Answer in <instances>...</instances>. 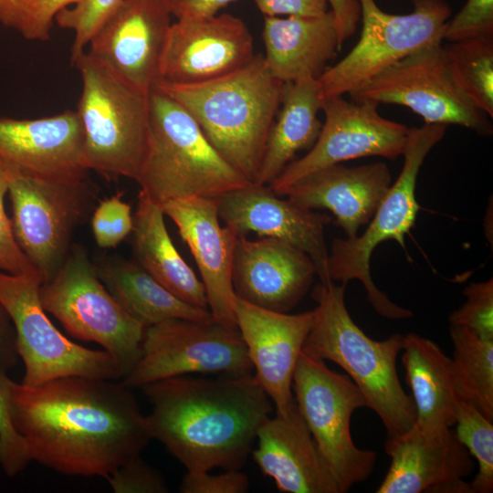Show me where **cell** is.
<instances>
[{
	"label": "cell",
	"instance_id": "6da1fadb",
	"mask_svg": "<svg viewBox=\"0 0 493 493\" xmlns=\"http://www.w3.org/2000/svg\"><path fill=\"white\" fill-rule=\"evenodd\" d=\"M10 401L30 459L65 475L106 479L152 439L122 382L78 375L34 386L11 381Z\"/></svg>",
	"mask_w": 493,
	"mask_h": 493
},
{
	"label": "cell",
	"instance_id": "7a4b0ae2",
	"mask_svg": "<svg viewBox=\"0 0 493 493\" xmlns=\"http://www.w3.org/2000/svg\"><path fill=\"white\" fill-rule=\"evenodd\" d=\"M152 405V439L187 472L239 470L273 404L253 373L215 379L176 376L141 387Z\"/></svg>",
	"mask_w": 493,
	"mask_h": 493
},
{
	"label": "cell",
	"instance_id": "3957f363",
	"mask_svg": "<svg viewBox=\"0 0 493 493\" xmlns=\"http://www.w3.org/2000/svg\"><path fill=\"white\" fill-rule=\"evenodd\" d=\"M283 84L257 55L218 79L185 85L161 81L154 89L184 107L222 157L254 184Z\"/></svg>",
	"mask_w": 493,
	"mask_h": 493
},
{
	"label": "cell",
	"instance_id": "277c9868",
	"mask_svg": "<svg viewBox=\"0 0 493 493\" xmlns=\"http://www.w3.org/2000/svg\"><path fill=\"white\" fill-rule=\"evenodd\" d=\"M345 287L334 281L315 286L312 298L317 307L302 351L341 367L381 419L387 437L402 435L414 426L416 416L413 398L403 389L396 369L404 336L395 333L375 341L366 335L347 310Z\"/></svg>",
	"mask_w": 493,
	"mask_h": 493
},
{
	"label": "cell",
	"instance_id": "5b68a950",
	"mask_svg": "<svg viewBox=\"0 0 493 493\" xmlns=\"http://www.w3.org/2000/svg\"><path fill=\"white\" fill-rule=\"evenodd\" d=\"M136 182L140 194L160 205L218 198L252 184L214 148L186 110L158 89L150 93L149 138Z\"/></svg>",
	"mask_w": 493,
	"mask_h": 493
},
{
	"label": "cell",
	"instance_id": "8992f818",
	"mask_svg": "<svg viewBox=\"0 0 493 493\" xmlns=\"http://www.w3.org/2000/svg\"><path fill=\"white\" fill-rule=\"evenodd\" d=\"M72 63L82 81L76 112L89 171L136 181L149 138L150 93L128 85L86 51Z\"/></svg>",
	"mask_w": 493,
	"mask_h": 493
},
{
	"label": "cell",
	"instance_id": "52a82bcc",
	"mask_svg": "<svg viewBox=\"0 0 493 493\" xmlns=\"http://www.w3.org/2000/svg\"><path fill=\"white\" fill-rule=\"evenodd\" d=\"M446 127L425 123L421 127L409 128L403 152V168L365 232L352 238H335L330 246L328 257L330 280L346 285L351 279L360 280L372 308L389 320L408 319L413 312L393 303L375 286L370 272L371 257L383 241L393 240L405 247L404 236L414 226L420 210L415 197L419 170L430 151L444 138Z\"/></svg>",
	"mask_w": 493,
	"mask_h": 493
},
{
	"label": "cell",
	"instance_id": "ba28073f",
	"mask_svg": "<svg viewBox=\"0 0 493 493\" xmlns=\"http://www.w3.org/2000/svg\"><path fill=\"white\" fill-rule=\"evenodd\" d=\"M39 299L68 333L102 346L126 374L139 360L145 327L109 292L83 249L75 248L41 284Z\"/></svg>",
	"mask_w": 493,
	"mask_h": 493
},
{
	"label": "cell",
	"instance_id": "9c48e42d",
	"mask_svg": "<svg viewBox=\"0 0 493 493\" xmlns=\"http://www.w3.org/2000/svg\"><path fill=\"white\" fill-rule=\"evenodd\" d=\"M292 390L298 410L342 493L367 479L376 454L352 441V414L368 407L357 385L348 375L330 369L324 360L301 351Z\"/></svg>",
	"mask_w": 493,
	"mask_h": 493
},
{
	"label": "cell",
	"instance_id": "30bf717a",
	"mask_svg": "<svg viewBox=\"0 0 493 493\" xmlns=\"http://www.w3.org/2000/svg\"><path fill=\"white\" fill-rule=\"evenodd\" d=\"M38 272L12 275L0 270V307L16 330L18 356L25 366L22 383L34 386L69 375L117 380L126 374L106 351L79 345L49 320L39 299Z\"/></svg>",
	"mask_w": 493,
	"mask_h": 493
},
{
	"label": "cell",
	"instance_id": "8fae6325",
	"mask_svg": "<svg viewBox=\"0 0 493 493\" xmlns=\"http://www.w3.org/2000/svg\"><path fill=\"white\" fill-rule=\"evenodd\" d=\"M362 27L352 49L317 79L322 100L350 94L423 47L440 43L452 11L446 0H411L410 14L393 15L375 0H358Z\"/></svg>",
	"mask_w": 493,
	"mask_h": 493
},
{
	"label": "cell",
	"instance_id": "7c38bea8",
	"mask_svg": "<svg viewBox=\"0 0 493 493\" xmlns=\"http://www.w3.org/2000/svg\"><path fill=\"white\" fill-rule=\"evenodd\" d=\"M353 101L397 104L428 124H455L482 137L493 133L489 117L477 109L454 79L440 43H433L384 68L349 94Z\"/></svg>",
	"mask_w": 493,
	"mask_h": 493
},
{
	"label": "cell",
	"instance_id": "4fadbf2b",
	"mask_svg": "<svg viewBox=\"0 0 493 493\" xmlns=\"http://www.w3.org/2000/svg\"><path fill=\"white\" fill-rule=\"evenodd\" d=\"M7 194L15 237L45 282L66 259L72 234L90 208L92 189L86 179H54L18 168Z\"/></svg>",
	"mask_w": 493,
	"mask_h": 493
},
{
	"label": "cell",
	"instance_id": "5bb4252c",
	"mask_svg": "<svg viewBox=\"0 0 493 493\" xmlns=\"http://www.w3.org/2000/svg\"><path fill=\"white\" fill-rule=\"evenodd\" d=\"M253 372L237 327L214 319H170L145 328L139 360L122 378L131 389L189 373Z\"/></svg>",
	"mask_w": 493,
	"mask_h": 493
},
{
	"label": "cell",
	"instance_id": "9a60e30c",
	"mask_svg": "<svg viewBox=\"0 0 493 493\" xmlns=\"http://www.w3.org/2000/svg\"><path fill=\"white\" fill-rule=\"evenodd\" d=\"M373 101L342 96L322 100L325 120L317 141L302 158L290 162L269 184L278 195L297 180L320 168L368 156L395 160L403 155L409 128L387 120Z\"/></svg>",
	"mask_w": 493,
	"mask_h": 493
},
{
	"label": "cell",
	"instance_id": "2e32d148",
	"mask_svg": "<svg viewBox=\"0 0 493 493\" xmlns=\"http://www.w3.org/2000/svg\"><path fill=\"white\" fill-rule=\"evenodd\" d=\"M170 17L158 0H124L91 38L88 54L128 85L149 94L161 81Z\"/></svg>",
	"mask_w": 493,
	"mask_h": 493
},
{
	"label": "cell",
	"instance_id": "e0dca14e",
	"mask_svg": "<svg viewBox=\"0 0 493 493\" xmlns=\"http://www.w3.org/2000/svg\"><path fill=\"white\" fill-rule=\"evenodd\" d=\"M255 56L253 37L241 18L230 14L180 18L170 26L161 81L205 82L240 69Z\"/></svg>",
	"mask_w": 493,
	"mask_h": 493
},
{
	"label": "cell",
	"instance_id": "ac0fdd59",
	"mask_svg": "<svg viewBox=\"0 0 493 493\" xmlns=\"http://www.w3.org/2000/svg\"><path fill=\"white\" fill-rule=\"evenodd\" d=\"M219 218L239 236L256 233L285 241L312 260L320 282H332L324 228L331 218L281 199L268 185L249 184L216 198Z\"/></svg>",
	"mask_w": 493,
	"mask_h": 493
},
{
	"label": "cell",
	"instance_id": "d6986e66",
	"mask_svg": "<svg viewBox=\"0 0 493 493\" xmlns=\"http://www.w3.org/2000/svg\"><path fill=\"white\" fill-rule=\"evenodd\" d=\"M391 465L377 493H473L464 478L475 462L451 427L407 432L387 437Z\"/></svg>",
	"mask_w": 493,
	"mask_h": 493
},
{
	"label": "cell",
	"instance_id": "ffe728a7",
	"mask_svg": "<svg viewBox=\"0 0 493 493\" xmlns=\"http://www.w3.org/2000/svg\"><path fill=\"white\" fill-rule=\"evenodd\" d=\"M313 318V310L288 314L236 298L237 329L253 365L254 376L275 405L276 414L286 416L296 404L293 374Z\"/></svg>",
	"mask_w": 493,
	"mask_h": 493
},
{
	"label": "cell",
	"instance_id": "44dd1931",
	"mask_svg": "<svg viewBox=\"0 0 493 493\" xmlns=\"http://www.w3.org/2000/svg\"><path fill=\"white\" fill-rule=\"evenodd\" d=\"M161 206L191 250L213 319L237 327L232 267L239 235L231 227L221 226L216 198L173 199Z\"/></svg>",
	"mask_w": 493,
	"mask_h": 493
},
{
	"label": "cell",
	"instance_id": "7402d4cb",
	"mask_svg": "<svg viewBox=\"0 0 493 493\" xmlns=\"http://www.w3.org/2000/svg\"><path fill=\"white\" fill-rule=\"evenodd\" d=\"M315 266L302 250L271 237L239 236L234 251L232 283L236 298L254 306L287 313L309 289Z\"/></svg>",
	"mask_w": 493,
	"mask_h": 493
},
{
	"label": "cell",
	"instance_id": "603a6c76",
	"mask_svg": "<svg viewBox=\"0 0 493 493\" xmlns=\"http://www.w3.org/2000/svg\"><path fill=\"white\" fill-rule=\"evenodd\" d=\"M0 158L54 179L84 180L89 171L76 110L38 119L0 118Z\"/></svg>",
	"mask_w": 493,
	"mask_h": 493
},
{
	"label": "cell",
	"instance_id": "cb8c5ba5",
	"mask_svg": "<svg viewBox=\"0 0 493 493\" xmlns=\"http://www.w3.org/2000/svg\"><path fill=\"white\" fill-rule=\"evenodd\" d=\"M384 163L348 167L331 164L306 174L284 189L295 204L310 210L326 209L348 238L368 225L391 186Z\"/></svg>",
	"mask_w": 493,
	"mask_h": 493
},
{
	"label": "cell",
	"instance_id": "d4e9b609",
	"mask_svg": "<svg viewBox=\"0 0 493 493\" xmlns=\"http://www.w3.org/2000/svg\"><path fill=\"white\" fill-rule=\"evenodd\" d=\"M257 439L254 461L279 492L342 493L297 404L286 416L267 417Z\"/></svg>",
	"mask_w": 493,
	"mask_h": 493
},
{
	"label": "cell",
	"instance_id": "484cf974",
	"mask_svg": "<svg viewBox=\"0 0 493 493\" xmlns=\"http://www.w3.org/2000/svg\"><path fill=\"white\" fill-rule=\"evenodd\" d=\"M266 64L283 83L318 79L341 49L334 16H265L262 32Z\"/></svg>",
	"mask_w": 493,
	"mask_h": 493
},
{
	"label": "cell",
	"instance_id": "4316f807",
	"mask_svg": "<svg viewBox=\"0 0 493 493\" xmlns=\"http://www.w3.org/2000/svg\"><path fill=\"white\" fill-rule=\"evenodd\" d=\"M402 361L421 430L456 425L458 393L451 358L433 341L415 333L403 338Z\"/></svg>",
	"mask_w": 493,
	"mask_h": 493
},
{
	"label": "cell",
	"instance_id": "83f0119b",
	"mask_svg": "<svg viewBox=\"0 0 493 493\" xmlns=\"http://www.w3.org/2000/svg\"><path fill=\"white\" fill-rule=\"evenodd\" d=\"M322 100L317 79L283 84L281 109L270 128L254 184L269 185L297 152L313 146L322 126L318 118Z\"/></svg>",
	"mask_w": 493,
	"mask_h": 493
},
{
	"label": "cell",
	"instance_id": "f1b7e54d",
	"mask_svg": "<svg viewBox=\"0 0 493 493\" xmlns=\"http://www.w3.org/2000/svg\"><path fill=\"white\" fill-rule=\"evenodd\" d=\"M164 215L160 205L139 194L131 231L136 262L178 299L208 309L205 287L173 244Z\"/></svg>",
	"mask_w": 493,
	"mask_h": 493
},
{
	"label": "cell",
	"instance_id": "f546056e",
	"mask_svg": "<svg viewBox=\"0 0 493 493\" xmlns=\"http://www.w3.org/2000/svg\"><path fill=\"white\" fill-rule=\"evenodd\" d=\"M97 272L119 304L145 328L170 319H213L209 309L178 299L137 262L114 261L98 268Z\"/></svg>",
	"mask_w": 493,
	"mask_h": 493
},
{
	"label": "cell",
	"instance_id": "4dcf8cb0",
	"mask_svg": "<svg viewBox=\"0 0 493 493\" xmlns=\"http://www.w3.org/2000/svg\"><path fill=\"white\" fill-rule=\"evenodd\" d=\"M453 369L460 396L493 420V339L450 324Z\"/></svg>",
	"mask_w": 493,
	"mask_h": 493
},
{
	"label": "cell",
	"instance_id": "1f68e13d",
	"mask_svg": "<svg viewBox=\"0 0 493 493\" xmlns=\"http://www.w3.org/2000/svg\"><path fill=\"white\" fill-rule=\"evenodd\" d=\"M450 70L462 92L493 117V37L449 42L444 47Z\"/></svg>",
	"mask_w": 493,
	"mask_h": 493
},
{
	"label": "cell",
	"instance_id": "d6a6232c",
	"mask_svg": "<svg viewBox=\"0 0 493 493\" xmlns=\"http://www.w3.org/2000/svg\"><path fill=\"white\" fill-rule=\"evenodd\" d=\"M456 435L476 458L478 472L470 482L473 493L493 491V425L469 401L461 398L456 414Z\"/></svg>",
	"mask_w": 493,
	"mask_h": 493
},
{
	"label": "cell",
	"instance_id": "836d02e7",
	"mask_svg": "<svg viewBox=\"0 0 493 493\" xmlns=\"http://www.w3.org/2000/svg\"><path fill=\"white\" fill-rule=\"evenodd\" d=\"M78 0H0V23L31 41H47L56 15Z\"/></svg>",
	"mask_w": 493,
	"mask_h": 493
},
{
	"label": "cell",
	"instance_id": "e575fe53",
	"mask_svg": "<svg viewBox=\"0 0 493 493\" xmlns=\"http://www.w3.org/2000/svg\"><path fill=\"white\" fill-rule=\"evenodd\" d=\"M124 0H78L59 11L54 23L74 33L71 62L85 52L91 38L117 11Z\"/></svg>",
	"mask_w": 493,
	"mask_h": 493
},
{
	"label": "cell",
	"instance_id": "d590c367",
	"mask_svg": "<svg viewBox=\"0 0 493 493\" xmlns=\"http://www.w3.org/2000/svg\"><path fill=\"white\" fill-rule=\"evenodd\" d=\"M0 368V466L8 477L19 474L31 461L26 444L16 430L11 414L10 383Z\"/></svg>",
	"mask_w": 493,
	"mask_h": 493
},
{
	"label": "cell",
	"instance_id": "8d00e7d4",
	"mask_svg": "<svg viewBox=\"0 0 493 493\" xmlns=\"http://www.w3.org/2000/svg\"><path fill=\"white\" fill-rule=\"evenodd\" d=\"M17 170L18 167L0 158V270L12 275L38 272L20 248L5 208L9 184Z\"/></svg>",
	"mask_w": 493,
	"mask_h": 493
},
{
	"label": "cell",
	"instance_id": "74e56055",
	"mask_svg": "<svg viewBox=\"0 0 493 493\" xmlns=\"http://www.w3.org/2000/svg\"><path fill=\"white\" fill-rule=\"evenodd\" d=\"M97 245L102 248L117 246L132 231L131 206L117 194L102 200L91 218Z\"/></svg>",
	"mask_w": 493,
	"mask_h": 493
},
{
	"label": "cell",
	"instance_id": "f35d334b",
	"mask_svg": "<svg viewBox=\"0 0 493 493\" xmlns=\"http://www.w3.org/2000/svg\"><path fill=\"white\" fill-rule=\"evenodd\" d=\"M467 299L449 316L450 324L469 328L493 339V280L469 284L463 290Z\"/></svg>",
	"mask_w": 493,
	"mask_h": 493
},
{
	"label": "cell",
	"instance_id": "ab89813d",
	"mask_svg": "<svg viewBox=\"0 0 493 493\" xmlns=\"http://www.w3.org/2000/svg\"><path fill=\"white\" fill-rule=\"evenodd\" d=\"M482 37H493V0H467L448 20L444 39L456 42Z\"/></svg>",
	"mask_w": 493,
	"mask_h": 493
},
{
	"label": "cell",
	"instance_id": "60d3db41",
	"mask_svg": "<svg viewBox=\"0 0 493 493\" xmlns=\"http://www.w3.org/2000/svg\"><path fill=\"white\" fill-rule=\"evenodd\" d=\"M116 493H165L162 474L137 456L116 469L106 478Z\"/></svg>",
	"mask_w": 493,
	"mask_h": 493
},
{
	"label": "cell",
	"instance_id": "b9f144b4",
	"mask_svg": "<svg viewBox=\"0 0 493 493\" xmlns=\"http://www.w3.org/2000/svg\"><path fill=\"white\" fill-rule=\"evenodd\" d=\"M208 472H187L180 486V492L245 493L248 490V477L239 470H226L219 475H211Z\"/></svg>",
	"mask_w": 493,
	"mask_h": 493
},
{
	"label": "cell",
	"instance_id": "7bdbcfd3",
	"mask_svg": "<svg viewBox=\"0 0 493 493\" xmlns=\"http://www.w3.org/2000/svg\"><path fill=\"white\" fill-rule=\"evenodd\" d=\"M266 16H319L328 11L326 0H254Z\"/></svg>",
	"mask_w": 493,
	"mask_h": 493
},
{
	"label": "cell",
	"instance_id": "ee69618b",
	"mask_svg": "<svg viewBox=\"0 0 493 493\" xmlns=\"http://www.w3.org/2000/svg\"><path fill=\"white\" fill-rule=\"evenodd\" d=\"M165 10L177 19L205 17L238 0H158Z\"/></svg>",
	"mask_w": 493,
	"mask_h": 493
},
{
	"label": "cell",
	"instance_id": "f6af8a7d",
	"mask_svg": "<svg viewBox=\"0 0 493 493\" xmlns=\"http://www.w3.org/2000/svg\"><path fill=\"white\" fill-rule=\"evenodd\" d=\"M338 31L340 47L354 34L357 23L361 18V6L358 0H326Z\"/></svg>",
	"mask_w": 493,
	"mask_h": 493
},
{
	"label": "cell",
	"instance_id": "bcb514c9",
	"mask_svg": "<svg viewBox=\"0 0 493 493\" xmlns=\"http://www.w3.org/2000/svg\"><path fill=\"white\" fill-rule=\"evenodd\" d=\"M18 358L16 335H14L0 315V368L9 370L16 364Z\"/></svg>",
	"mask_w": 493,
	"mask_h": 493
}]
</instances>
